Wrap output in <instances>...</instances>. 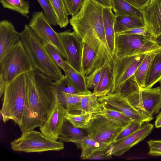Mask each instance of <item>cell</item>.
Wrapping results in <instances>:
<instances>
[{"label": "cell", "mask_w": 161, "mask_h": 161, "mask_svg": "<svg viewBox=\"0 0 161 161\" xmlns=\"http://www.w3.org/2000/svg\"><path fill=\"white\" fill-rule=\"evenodd\" d=\"M26 74V100L19 126L22 133L41 126L57 101V87L51 79L34 68Z\"/></svg>", "instance_id": "1"}, {"label": "cell", "mask_w": 161, "mask_h": 161, "mask_svg": "<svg viewBox=\"0 0 161 161\" xmlns=\"http://www.w3.org/2000/svg\"><path fill=\"white\" fill-rule=\"evenodd\" d=\"M103 7L92 0H85L79 12L69 22L83 42L97 54L101 61L113 63V55L107 43L103 19Z\"/></svg>", "instance_id": "2"}, {"label": "cell", "mask_w": 161, "mask_h": 161, "mask_svg": "<svg viewBox=\"0 0 161 161\" xmlns=\"http://www.w3.org/2000/svg\"><path fill=\"white\" fill-rule=\"evenodd\" d=\"M20 40L34 69L54 81L64 76L61 68L52 59L39 37L28 25H25L20 33Z\"/></svg>", "instance_id": "3"}, {"label": "cell", "mask_w": 161, "mask_h": 161, "mask_svg": "<svg viewBox=\"0 0 161 161\" xmlns=\"http://www.w3.org/2000/svg\"><path fill=\"white\" fill-rule=\"evenodd\" d=\"M26 73L19 75L5 86L0 110L4 123L11 120L19 126L22 124L26 97Z\"/></svg>", "instance_id": "4"}, {"label": "cell", "mask_w": 161, "mask_h": 161, "mask_svg": "<svg viewBox=\"0 0 161 161\" xmlns=\"http://www.w3.org/2000/svg\"><path fill=\"white\" fill-rule=\"evenodd\" d=\"M34 68L20 40L0 61V97L3 96L4 88L9 83L23 73Z\"/></svg>", "instance_id": "5"}, {"label": "cell", "mask_w": 161, "mask_h": 161, "mask_svg": "<svg viewBox=\"0 0 161 161\" xmlns=\"http://www.w3.org/2000/svg\"><path fill=\"white\" fill-rule=\"evenodd\" d=\"M10 144L13 151L26 153L59 151L64 148L63 142L50 139L34 130L22 133Z\"/></svg>", "instance_id": "6"}, {"label": "cell", "mask_w": 161, "mask_h": 161, "mask_svg": "<svg viewBox=\"0 0 161 161\" xmlns=\"http://www.w3.org/2000/svg\"><path fill=\"white\" fill-rule=\"evenodd\" d=\"M151 38L136 34H116L114 56L120 58L161 48Z\"/></svg>", "instance_id": "7"}, {"label": "cell", "mask_w": 161, "mask_h": 161, "mask_svg": "<svg viewBox=\"0 0 161 161\" xmlns=\"http://www.w3.org/2000/svg\"><path fill=\"white\" fill-rule=\"evenodd\" d=\"M136 109L146 117L154 118L161 109V89L141 88L126 98Z\"/></svg>", "instance_id": "8"}, {"label": "cell", "mask_w": 161, "mask_h": 161, "mask_svg": "<svg viewBox=\"0 0 161 161\" xmlns=\"http://www.w3.org/2000/svg\"><path fill=\"white\" fill-rule=\"evenodd\" d=\"M147 53L120 58L114 56L113 80L110 93L119 92L125 81L135 74Z\"/></svg>", "instance_id": "9"}, {"label": "cell", "mask_w": 161, "mask_h": 161, "mask_svg": "<svg viewBox=\"0 0 161 161\" xmlns=\"http://www.w3.org/2000/svg\"><path fill=\"white\" fill-rule=\"evenodd\" d=\"M121 128L99 113L93 114L88 127L87 136L97 141L108 145L114 143Z\"/></svg>", "instance_id": "10"}, {"label": "cell", "mask_w": 161, "mask_h": 161, "mask_svg": "<svg viewBox=\"0 0 161 161\" xmlns=\"http://www.w3.org/2000/svg\"><path fill=\"white\" fill-rule=\"evenodd\" d=\"M42 11L34 12L28 25L42 42H48L56 47L63 58L66 54L58 32L54 30Z\"/></svg>", "instance_id": "11"}, {"label": "cell", "mask_w": 161, "mask_h": 161, "mask_svg": "<svg viewBox=\"0 0 161 161\" xmlns=\"http://www.w3.org/2000/svg\"><path fill=\"white\" fill-rule=\"evenodd\" d=\"M66 55V60L72 68L82 73L81 60L83 42L73 31L69 30L58 33Z\"/></svg>", "instance_id": "12"}, {"label": "cell", "mask_w": 161, "mask_h": 161, "mask_svg": "<svg viewBox=\"0 0 161 161\" xmlns=\"http://www.w3.org/2000/svg\"><path fill=\"white\" fill-rule=\"evenodd\" d=\"M98 100L105 106L119 111L132 120L143 124L148 123L154 118L146 117L135 108L125 98L118 93H110L98 97Z\"/></svg>", "instance_id": "13"}, {"label": "cell", "mask_w": 161, "mask_h": 161, "mask_svg": "<svg viewBox=\"0 0 161 161\" xmlns=\"http://www.w3.org/2000/svg\"><path fill=\"white\" fill-rule=\"evenodd\" d=\"M67 111L57 101L46 120L39 127L41 132L52 140L57 141L58 139L65 119V115Z\"/></svg>", "instance_id": "14"}, {"label": "cell", "mask_w": 161, "mask_h": 161, "mask_svg": "<svg viewBox=\"0 0 161 161\" xmlns=\"http://www.w3.org/2000/svg\"><path fill=\"white\" fill-rule=\"evenodd\" d=\"M153 125L147 123L135 132L124 139L113 144L112 154L120 156L131 147L143 140L152 132Z\"/></svg>", "instance_id": "15"}, {"label": "cell", "mask_w": 161, "mask_h": 161, "mask_svg": "<svg viewBox=\"0 0 161 161\" xmlns=\"http://www.w3.org/2000/svg\"><path fill=\"white\" fill-rule=\"evenodd\" d=\"M20 40V33L11 22L6 20L0 22V61Z\"/></svg>", "instance_id": "16"}, {"label": "cell", "mask_w": 161, "mask_h": 161, "mask_svg": "<svg viewBox=\"0 0 161 161\" xmlns=\"http://www.w3.org/2000/svg\"><path fill=\"white\" fill-rule=\"evenodd\" d=\"M142 12L148 29L154 36L161 34V0H151Z\"/></svg>", "instance_id": "17"}, {"label": "cell", "mask_w": 161, "mask_h": 161, "mask_svg": "<svg viewBox=\"0 0 161 161\" xmlns=\"http://www.w3.org/2000/svg\"><path fill=\"white\" fill-rule=\"evenodd\" d=\"M113 80V64L109 62H105L103 66L100 80L93 90L94 93L98 97L110 93Z\"/></svg>", "instance_id": "18"}, {"label": "cell", "mask_w": 161, "mask_h": 161, "mask_svg": "<svg viewBox=\"0 0 161 161\" xmlns=\"http://www.w3.org/2000/svg\"><path fill=\"white\" fill-rule=\"evenodd\" d=\"M75 144L81 149L80 158L83 159L106 150L111 145L96 141L87 136L78 140Z\"/></svg>", "instance_id": "19"}, {"label": "cell", "mask_w": 161, "mask_h": 161, "mask_svg": "<svg viewBox=\"0 0 161 161\" xmlns=\"http://www.w3.org/2000/svg\"><path fill=\"white\" fill-rule=\"evenodd\" d=\"M104 63L96 53L86 43L83 42L81 60L82 74L85 76H86Z\"/></svg>", "instance_id": "20"}, {"label": "cell", "mask_w": 161, "mask_h": 161, "mask_svg": "<svg viewBox=\"0 0 161 161\" xmlns=\"http://www.w3.org/2000/svg\"><path fill=\"white\" fill-rule=\"evenodd\" d=\"M115 17L111 8H103V19L105 34L108 46L113 56L115 37L114 28Z\"/></svg>", "instance_id": "21"}, {"label": "cell", "mask_w": 161, "mask_h": 161, "mask_svg": "<svg viewBox=\"0 0 161 161\" xmlns=\"http://www.w3.org/2000/svg\"><path fill=\"white\" fill-rule=\"evenodd\" d=\"M64 72L69 82L77 91L84 94L92 93L87 87L85 76L72 68L66 60Z\"/></svg>", "instance_id": "22"}, {"label": "cell", "mask_w": 161, "mask_h": 161, "mask_svg": "<svg viewBox=\"0 0 161 161\" xmlns=\"http://www.w3.org/2000/svg\"><path fill=\"white\" fill-rule=\"evenodd\" d=\"M145 26L143 19L128 15H119L116 16L114 28L116 34Z\"/></svg>", "instance_id": "23"}, {"label": "cell", "mask_w": 161, "mask_h": 161, "mask_svg": "<svg viewBox=\"0 0 161 161\" xmlns=\"http://www.w3.org/2000/svg\"><path fill=\"white\" fill-rule=\"evenodd\" d=\"M161 80V49L154 56L145 81L144 88H149Z\"/></svg>", "instance_id": "24"}, {"label": "cell", "mask_w": 161, "mask_h": 161, "mask_svg": "<svg viewBox=\"0 0 161 161\" xmlns=\"http://www.w3.org/2000/svg\"><path fill=\"white\" fill-rule=\"evenodd\" d=\"M112 5L116 16L128 15L143 19L142 11L124 0H112Z\"/></svg>", "instance_id": "25"}, {"label": "cell", "mask_w": 161, "mask_h": 161, "mask_svg": "<svg viewBox=\"0 0 161 161\" xmlns=\"http://www.w3.org/2000/svg\"><path fill=\"white\" fill-rule=\"evenodd\" d=\"M83 95L66 93L58 90L57 88L58 102L68 111H81V100Z\"/></svg>", "instance_id": "26"}, {"label": "cell", "mask_w": 161, "mask_h": 161, "mask_svg": "<svg viewBox=\"0 0 161 161\" xmlns=\"http://www.w3.org/2000/svg\"><path fill=\"white\" fill-rule=\"evenodd\" d=\"M161 48L147 53L136 70L134 76L141 88H144L145 79L151 63L156 54Z\"/></svg>", "instance_id": "27"}, {"label": "cell", "mask_w": 161, "mask_h": 161, "mask_svg": "<svg viewBox=\"0 0 161 161\" xmlns=\"http://www.w3.org/2000/svg\"><path fill=\"white\" fill-rule=\"evenodd\" d=\"M85 136L83 131L74 127L65 119L58 140L63 142H72L75 143Z\"/></svg>", "instance_id": "28"}, {"label": "cell", "mask_w": 161, "mask_h": 161, "mask_svg": "<svg viewBox=\"0 0 161 161\" xmlns=\"http://www.w3.org/2000/svg\"><path fill=\"white\" fill-rule=\"evenodd\" d=\"M103 109L98 113L102 115L121 128H123L132 120L116 109L108 107L103 104Z\"/></svg>", "instance_id": "29"}, {"label": "cell", "mask_w": 161, "mask_h": 161, "mask_svg": "<svg viewBox=\"0 0 161 161\" xmlns=\"http://www.w3.org/2000/svg\"><path fill=\"white\" fill-rule=\"evenodd\" d=\"M94 93L83 95L81 100V112L98 113L103 109V105Z\"/></svg>", "instance_id": "30"}, {"label": "cell", "mask_w": 161, "mask_h": 161, "mask_svg": "<svg viewBox=\"0 0 161 161\" xmlns=\"http://www.w3.org/2000/svg\"><path fill=\"white\" fill-rule=\"evenodd\" d=\"M92 115V113L84 112L73 114L67 110L65 118L74 127L86 129L90 124Z\"/></svg>", "instance_id": "31"}, {"label": "cell", "mask_w": 161, "mask_h": 161, "mask_svg": "<svg viewBox=\"0 0 161 161\" xmlns=\"http://www.w3.org/2000/svg\"><path fill=\"white\" fill-rule=\"evenodd\" d=\"M56 19L57 25L61 28H65L69 21L63 0H49Z\"/></svg>", "instance_id": "32"}, {"label": "cell", "mask_w": 161, "mask_h": 161, "mask_svg": "<svg viewBox=\"0 0 161 161\" xmlns=\"http://www.w3.org/2000/svg\"><path fill=\"white\" fill-rule=\"evenodd\" d=\"M3 6L20 14L27 17L29 13L30 5L29 2L25 0H0Z\"/></svg>", "instance_id": "33"}, {"label": "cell", "mask_w": 161, "mask_h": 161, "mask_svg": "<svg viewBox=\"0 0 161 161\" xmlns=\"http://www.w3.org/2000/svg\"><path fill=\"white\" fill-rule=\"evenodd\" d=\"M42 42L45 50L52 60L64 72L65 70V60L63 59L58 50L48 42Z\"/></svg>", "instance_id": "34"}, {"label": "cell", "mask_w": 161, "mask_h": 161, "mask_svg": "<svg viewBox=\"0 0 161 161\" xmlns=\"http://www.w3.org/2000/svg\"><path fill=\"white\" fill-rule=\"evenodd\" d=\"M141 88L136 80L134 75L125 81L118 93L123 97L126 98Z\"/></svg>", "instance_id": "35"}, {"label": "cell", "mask_w": 161, "mask_h": 161, "mask_svg": "<svg viewBox=\"0 0 161 161\" xmlns=\"http://www.w3.org/2000/svg\"><path fill=\"white\" fill-rule=\"evenodd\" d=\"M143 124L142 123L138 121H131L119 132L115 138L114 143L132 134L139 129Z\"/></svg>", "instance_id": "36"}, {"label": "cell", "mask_w": 161, "mask_h": 161, "mask_svg": "<svg viewBox=\"0 0 161 161\" xmlns=\"http://www.w3.org/2000/svg\"><path fill=\"white\" fill-rule=\"evenodd\" d=\"M54 82L57 89L61 92L71 94L85 95L75 89L65 75L60 80Z\"/></svg>", "instance_id": "37"}, {"label": "cell", "mask_w": 161, "mask_h": 161, "mask_svg": "<svg viewBox=\"0 0 161 161\" xmlns=\"http://www.w3.org/2000/svg\"><path fill=\"white\" fill-rule=\"evenodd\" d=\"M43 10V14L50 24L53 26L57 25L56 18L49 0H37Z\"/></svg>", "instance_id": "38"}, {"label": "cell", "mask_w": 161, "mask_h": 161, "mask_svg": "<svg viewBox=\"0 0 161 161\" xmlns=\"http://www.w3.org/2000/svg\"><path fill=\"white\" fill-rule=\"evenodd\" d=\"M103 65L97 68L89 75L85 76L88 89L93 90L97 85L101 77Z\"/></svg>", "instance_id": "39"}, {"label": "cell", "mask_w": 161, "mask_h": 161, "mask_svg": "<svg viewBox=\"0 0 161 161\" xmlns=\"http://www.w3.org/2000/svg\"><path fill=\"white\" fill-rule=\"evenodd\" d=\"M68 15L74 16L80 11L85 0H63Z\"/></svg>", "instance_id": "40"}, {"label": "cell", "mask_w": 161, "mask_h": 161, "mask_svg": "<svg viewBox=\"0 0 161 161\" xmlns=\"http://www.w3.org/2000/svg\"><path fill=\"white\" fill-rule=\"evenodd\" d=\"M147 143L149 148L148 154L154 157L161 156V140H150Z\"/></svg>", "instance_id": "41"}, {"label": "cell", "mask_w": 161, "mask_h": 161, "mask_svg": "<svg viewBox=\"0 0 161 161\" xmlns=\"http://www.w3.org/2000/svg\"><path fill=\"white\" fill-rule=\"evenodd\" d=\"M117 34H136L144 36L150 37L154 36L146 26L143 27L133 28Z\"/></svg>", "instance_id": "42"}, {"label": "cell", "mask_w": 161, "mask_h": 161, "mask_svg": "<svg viewBox=\"0 0 161 161\" xmlns=\"http://www.w3.org/2000/svg\"><path fill=\"white\" fill-rule=\"evenodd\" d=\"M113 144L106 150L86 158V160H103L110 158L112 154Z\"/></svg>", "instance_id": "43"}, {"label": "cell", "mask_w": 161, "mask_h": 161, "mask_svg": "<svg viewBox=\"0 0 161 161\" xmlns=\"http://www.w3.org/2000/svg\"><path fill=\"white\" fill-rule=\"evenodd\" d=\"M137 8L142 11L151 0H124Z\"/></svg>", "instance_id": "44"}, {"label": "cell", "mask_w": 161, "mask_h": 161, "mask_svg": "<svg viewBox=\"0 0 161 161\" xmlns=\"http://www.w3.org/2000/svg\"><path fill=\"white\" fill-rule=\"evenodd\" d=\"M103 8H109L112 9V0H92Z\"/></svg>", "instance_id": "45"}, {"label": "cell", "mask_w": 161, "mask_h": 161, "mask_svg": "<svg viewBox=\"0 0 161 161\" xmlns=\"http://www.w3.org/2000/svg\"><path fill=\"white\" fill-rule=\"evenodd\" d=\"M155 126L156 128L161 127V112H160L156 117L155 121Z\"/></svg>", "instance_id": "46"}, {"label": "cell", "mask_w": 161, "mask_h": 161, "mask_svg": "<svg viewBox=\"0 0 161 161\" xmlns=\"http://www.w3.org/2000/svg\"><path fill=\"white\" fill-rule=\"evenodd\" d=\"M152 40L161 47V34L152 37Z\"/></svg>", "instance_id": "47"}, {"label": "cell", "mask_w": 161, "mask_h": 161, "mask_svg": "<svg viewBox=\"0 0 161 161\" xmlns=\"http://www.w3.org/2000/svg\"><path fill=\"white\" fill-rule=\"evenodd\" d=\"M160 81V87L161 88V80Z\"/></svg>", "instance_id": "48"}]
</instances>
